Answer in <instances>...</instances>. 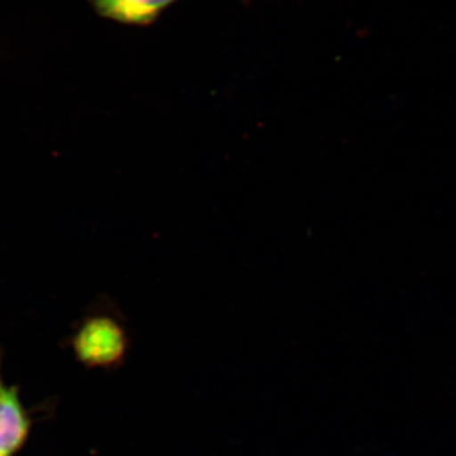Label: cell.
Returning <instances> with one entry per match:
<instances>
[{"label": "cell", "instance_id": "1", "mask_svg": "<svg viewBox=\"0 0 456 456\" xmlns=\"http://www.w3.org/2000/svg\"><path fill=\"white\" fill-rule=\"evenodd\" d=\"M71 345L86 367L113 370L127 358L131 340L122 317L112 310H101L84 318Z\"/></svg>", "mask_w": 456, "mask_h": 456}, {"label": "cell", "instance_id": "2", "mask_svg": "<svg viewBox=\"0 0 456 456\" xmlns=\"http://www.w3.org/2000/svg\"><path fill=\"white\" fill-rule=\"evenodd\" d=\"M31 426L17 387L5 382L0 373V456H16L28 439Z\"/></svg>", "mask_w": 456, "mask_h": 456}, {"label": "cell", "instance_id": "3", "mask_svg": "<svg viewBox=\"0 0 456 456\" xmlns=\"http://www.w3.org/2000/svg\"><path fill=\"white\" fill-rule=\"evenodd\" d=\"M176 0H88L99 16L122 25L149 26Z\"/></svg>", "mask_w": 456, "mask_h": 456}]
</instances>
